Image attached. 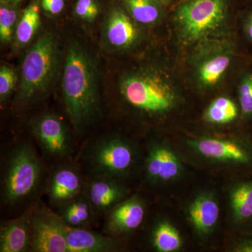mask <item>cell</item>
Here are the masks:
<instances>
[{"instance_id":"cell-25","label":"cell","mask_w":252,"mask_h":252,"mask_svg":"<svg viewBox=\"0 0 252 252\" xmlns=\"http://www.w3.org/2000/svg\"><path fill=\"white\" fill-rule=\"evenodd\" d=\"M16 5L1 1L0 7V40L3 44L12 41L18 23Z\"/></svg>"},{"instance_id":"cell-28","label":"cell","mask_w":252,"mask_h":252,"mask_svg":"<svg viewBox=\"0 0 252 252\" xmlns=\"http://www.w3.org/2000/svg\"><path fill=\"white\" fill-rule=\"evenodd\" d=\"M74 14L81 21L93 22L99 14L98 2L97 0H77Z\"/></svg>"},{"instance_id":"cell-15","label":"cell","mask_w":252,"mask_h":252,"mask_svg":"<svg viewBox=\"0 0 252 252\" xmlns=\"http://www.w3.org/2000/svg\"><path fill=\"white\" fill-rule=\"evenodd\" d=\"M107 44L114 49L128 48L135 43L138 33L130 18L121 9L113 10L104 28Z\"/></svg>"},{"instance_id":"cell-32","label":"cell","mask_w":252,"mask_h":252,"mask_svg":"<svg viewBox=\"0 0 252 252\" xmlns=\"http://www.w3.org/2000/svg\"><path fill=\"white\" fill-rule=\"evenodd\" d=\"M21 1H23V0H1V1H4V2L10 3V4L14 5L18 4Z\"/></svg>"},{"instance_id":"cell-16","label":"cell","mask_w":252,"mask_h":252,"mask_svg":"<svg viewBox=\"0 0 252 252\" xmlns=\"http://www.w3.org/2000/svg\"><path fill=\"white\" fill-rule=\"evenodd\" d=\"M180 164L175 154L162 146H154L149 152L147 173L153 182H165L178 175Z\"/></svg>"},{"instance_id":"cell-23","label":"cell","mask_w":252,"mask_h":252,"mask_svg":"<svg viewBox=\"0 0 252 252\" xmlns=\"http://www.w3.org/2000/svg\"><path fill=\"white\" fill-rule=\"evenodd\" d=\"M238 115V109L235 102L227 97L215 99L207 109L205 117L208 122L215 124H226L233 122Z\"/></svg>"},{"instance_id":"cell-24","label":"cell","mask_w":252,"mask_h":252,"mask_svg":"<svg viewBox=\"0 0 252 252\" xmlns=\"http://www.w3.org/2000/svg\"><path fill=\"white\" fill-rule=\"evenodd\" d=\"M230 63V58L224 55L215 56L209 60L200 68V81L205 85H215L223 77L229 67Z\"/></svg>"},{"instance_id":"cell-26","label":"cell","mask_w":252,"mask_h":252,"mask_svg":"<svg viewBox=\"0 0 252 252\" xmlns=\"http://www.w3.org/2000/svg\"><path fill=\"white\" fill-rule=\"evenodd\" d=\"M18 73L11 66L3 64L0 67V102H5L14 92L18 83Z\"/></svg>"},{"instance_id":"cell-13","label":"cell","mask_w":252,"mask_h":252,"mask_svg":"<svg viewBox=\"0 0 252 252\" xmlns=\"http://www.w3.org/2000/svg\"><path fill=\"white\" fill-rule=\"evenodd\" d=\"M63 230L68 252H110L118 248L117 242L109 235L105 236L85 228H71L63 221Z\"/></svg>"},{"instance_id":"cell-1","label":"cell","mask_w":252,"mask_h":252,"mask_svg":"<svg viewBox=\"0 0 252 252\" xmlns=\"http://www.w3.org/2000/svg\"><path fill=\"white\" fill-rule=\"evenodd\" d=\"M64 105L74 129L81 130L98 112L97 72L87 51L77 41L69 43L63 75Z\"/></svg>"},{"instance_id":"cell-9","label":"cell","mask_w":252,"mask_h":252,"mask_svg":"<svg viewBox=\"0 0 252 252\" xmlns=\"http://www.w3.org/2000/svg\"><path fill=\"white\" fill-rule=\"evenodd\" d=\"M84 182L76 167L63 165L50 176L46 186V194L50 203L61 207L83 193Z\"/></svg>"},{"instance_id":"cell-5","label":"cell","mask_w":252,"mask_h":252,"mask_svg":"<svg viewBox=\"0 0 252 252\" xmlns=\"http://www.w3.org/2000/svg\"><path fill=\"white\" fill-rule=\"evenodd\" d=\"M226 0H188L176 14L181 35L195 42L220 27L226 15Z\"/></svg>"},{"instance_id":"cell-2","label":"cell","mask_w":252,"mask_h":252,"mask_svg":"<svg viewBox=\"0 0 252 252\" xmlns=\"http://www.w3.org/2000/svg\"><path fill=\"white\" fill-rule=\"evenodd\" d=\"M60 59L57 39L51 32H44L23 59L16 104L28 105L48 92L57 75Z\"/></svg>"},{"instance_id":"cell-27","label":"cell","mask_w":252,"mask_h":252,"mask_svg":"<svg viewBox=\"0 0 252 252\" xmlns=\"http://www.w3.org/2000/svg\"><path fill=\"white\" fill-rule=\"evenodd\" d=\"M239 102L242 115L252 117V72L244 76L238 89Z\"/></svg>"},{"instance_id":"cell-3","label":"cell","mask_w":252,"mask_h":252,"mask_svg":"<svg viewBox=\"0 0 252 252\" xmlns=\"http://www.w3.org/2000/svg\"><path fill=\"white\" fill-rule=\"evenodd\" d=\"M31 144L16 145L5 162L1 181V200L14 206L31 198L40 183L42 166Z\"/></svg>"},{"instance_id":"cell-12","label":"cell","mask_w":252,"mask_h":252,"mask_svg":"<svg viewBox=\"0 0 252 252\" xmlns=\"http://www.w3.org/2000/svg\"><path fill=\"white\" fill-rule=\"evenodd\" d=\"M248 143L205 139L199 141L196 147L200 154L207 158L252 167V147Z\"/></svg>"},{"instance_id":"cell-11","label":"cell","mask_w":252,"mask_h":252,"mask_svg":"<svg viewBox=\"0 0 252 252\" xmlns=\"http://www.w3.org/2000/svg\"><path fill=\"white\" fill-rule=\"evenodd\" d=\"M145 210L137 198L124 200L107 214L104 231L107 235H118L138 228L143 221Z\"/></svg>"},{"instance_id":"cell-4","label":"cell","mask_w":252,"mask_h":252,"mask_svg":"<svg viewBox=\"0 0 252 252\" xmlns=\"http://www.w3.org/2000/svg\"><path fill=\"white\" fill-rule=\"evenodd\" d=\"M119 89L127 103L145 112H166L175 102L171 87L154 72H138L126 76L121 81Z\"/></svg>"},{"instance_id":"cell-22","label":"cell","mask_w":252,"mask_h":252,"mask_svg":"<svg viewBox=\"0 0 252 252\" xmlns=\"http://www.w3.org/2000/svg\"><path fill=\"white\" fill-rule=\"evenodd\" d=\"M153 243L158 251L171 252L180 248L182 240L173 226L167 222H162L154 230Z\"/></svg>"},{"instance_id":"cell-17","label":"cell","mask_w":252,"mask_h":252,"mask_svg":"<svg viewBox=\"0 0 252 252\" xmlns=\"http://www.w3.org/2000/svg\"><path fill=\"white\" fill-rule=\"evenodd\" d=\"M58 216L71 228H84L94 215L89 199L83 192L77 198L59 207Z\"/></svg>"},{"instance_id":"cell-18","label":"cell","mask_w":252,"mask_h":252,"mask_svg":"<svg viewBox=\"0 0 252 252\" xmlns=\"http://www.w3.org/2000/svg\"><path fill=\"white\" fill-rule=\"evenodd\" d=\"M189 215L195 228L205 233L216 224L220 217V207L213 198L200 197L192 204Z\"/></svg>"},{"instance_id":"cell-7","label":"cell","mask_w":252,"mask_h":252,"mask_svg":"<svg viewBox=\"0 0 252 252\" xmlns=\"http://www.w3.org/2000/svg\"><path fill=\"white\" fill-rule=\"evenodd\" d=\"M31 250L36 252H68L63 221L49 211L31 215Z\"/></svg>"},{"instance_id":"cell-20","label":"cell","mask_w":252,"mask_h":252,"mask_svg":"<svg viewBox=\"0 0 252 252\" xmlns=\"http://www.w3.org/2000/svg\"><path fill=\"white\" fill-rule=\"evenodd\" d=\"M233 217L242 225L252 223V179L238 184L230 196Z\"/></svg>"},{"instance_id":"cell-6","label":"cell","mask_w":252,"mask_h":252,"mask_svg":"<svg viewBox=\"0 0 252 252\" xmlns=\"http://www.w3.org/2000/svg\"><path fill=\"white\" fill-rule=\"evenodd\" d=\"M86 156V165L93 177L118 180L128 171L134 161L133 149L117 136L96 141Z\"/></svg>"},{"instance_id":"cell-10","label":"cell","mask_w":252,"mask_h":252,"mask_svg":"<svg viewBox=\"0 0 252 252\" xmlns=\"http://www.w3.org/2000/svg\"><path fill=\"white\" fill-rule=\"evenodd\" d=\"M84 193L94 215H104L124 201L126 190L117 179L93 177Z\"/></svg>"},{"instance_id":"cell-14","label":"cell","mask_w":252,"mask_h":252,"mask_svg":"<svg viewBox=\"0 0 252 252\" xmlns=\"http://www.w3.org/2000/svg\"><path fill=\"white\" fill-rule=\"evenodd\" d=\"M31 215H25L1 225L0 252H23L31 250Z\"/></svg>"},{"instance_id":"cell-30","label":"cell","mask_w":252,"mask_h":252,"mask_svg":"<svg viewBox=\"0 0 252 252\" xmlns=\"http://www.w3.org/2000/svg\"><path fill=\"white\" fill-rule=\"evenodd\" d=\"M235 252H252V231L242 238L234 248Z\"/></svg>"},{"instance_id":"cell-31","label":"cell","mask_w":252,"mask_h":252,"mask_svg":"<svg viewBox=\"0 0 252 252\" xmlns=\"http://www.w3.org/2000/svg\"><path fill=\"white\" fill-rule=\"evenodd\" d=\"M245 31L249 39L252 42V12L249 15L245 24Z\"/></svg>"},{"instance_id":"cell-21","label":"cell","mask_w":252,"mask_h":252,"mask_svg":"<svg viewBox=\"0 0 252 252\" xmlns=\"http://www.w3.org/2000/svg\"><path fill=\"white\" fill-rule=\"evenodd\" d=\"M124 2L132 17L142 24L155 23L161 14L157 0H124Z\"/></svg>"},{"instance_id":"cell-8","label":"cell","mask_w":252,"mask_h":252,"mask_svg":"<svg viewBox=\"0 0 252 252\" xmlns=\"http://www.w3.org/2000/svg\"><path fill=\"white\" fill-rule=\"evenodd\" d=\"M32 132L43 152L54 158L64 157L70 149V137L64 123L52 114L41 116L32 124Z\"/></svg>"},{"instance_id":"cell-29","label":"cell","mask_w":252,"mask_h":252,"mask_svg":"<svg viewBox=\"0 0 252 252\" xmlns=\"http://www.w3.org/2000/svg\"><path fill=\"white\" fill-rule=\"evenodd\" d=\"M64 6V0H41V8L51 15L61 14Z\"/></svg>"},{"instance_id":"cell-19","label":"cell","mask_w":252,"mask_h":252,"mask_svg":"<svg viewBox=\"0 0 252 252\" xmlns=\"http://www.w3.org/2000/svg\"><path fill=\"white\" fill-rule=\"evenodd\" d=\"M41 24L39 3L33 1L23 10L15 31V41L18 47L28 45L34 39Z\"/></svg>"}]
</instances>
